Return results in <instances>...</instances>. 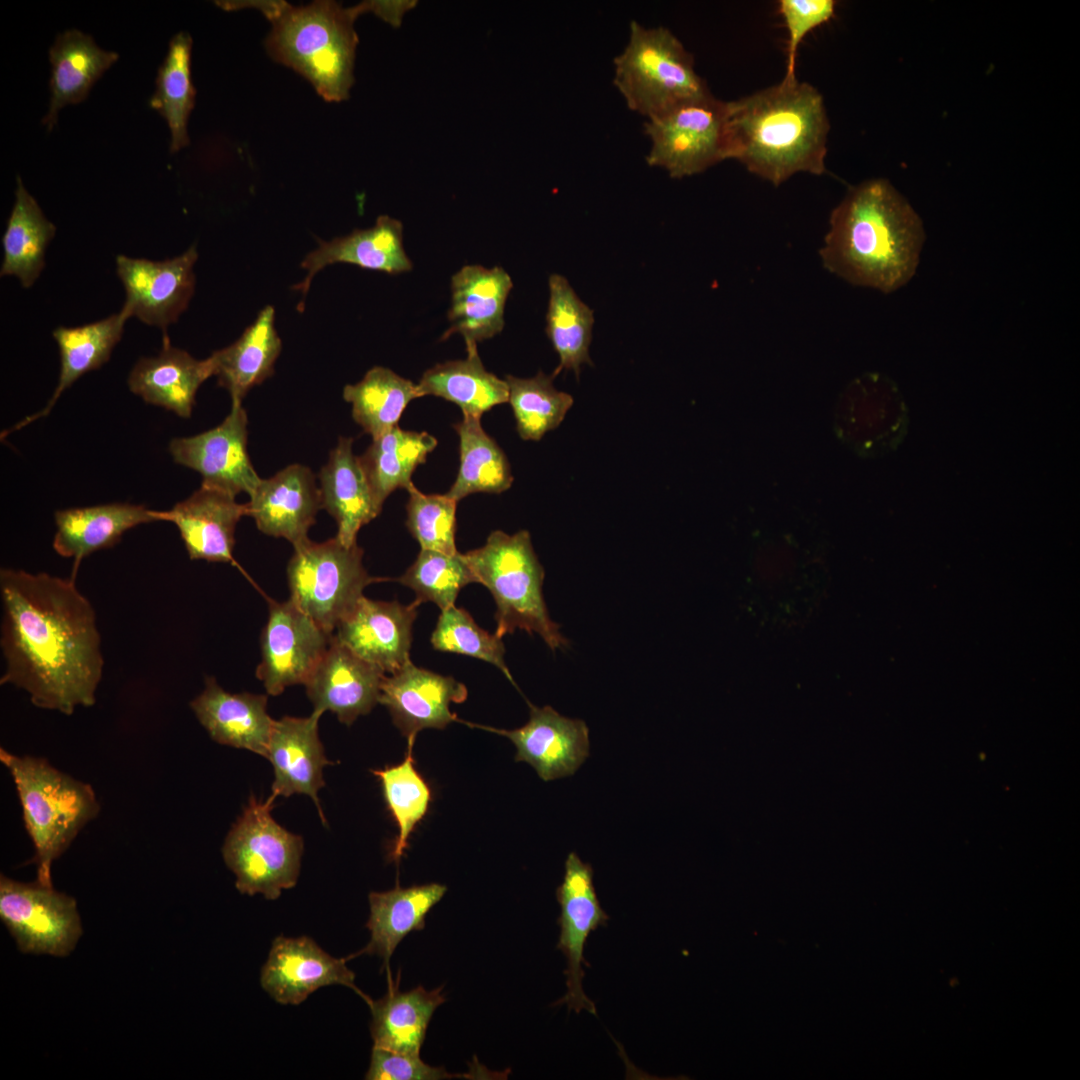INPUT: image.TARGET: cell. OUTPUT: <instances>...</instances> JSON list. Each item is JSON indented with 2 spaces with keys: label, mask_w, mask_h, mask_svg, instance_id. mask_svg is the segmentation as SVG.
Returning <instances> with one entry per match:
<instances>
[{
  "label": "cell",
  "mask_w": 1080,
  "mask_h": 1080,
  "mask_svg": "<svg viewBox=\"0 0 1080 1080\" xmlns=\"http://www.w3.org/2000/svg\"><path fill=\"white\" fill-rule=\"evenodd\" d=\"M0 684L25 690L38 708L71 715L96 702L104 660L95 611L71 577L0 570Z\"/></svg>",
  "instance_id": "6da1fadb"
},
{
  "label": "cell",
  "mask_w": 1080,
  "mask_h": 1080,
  "mask_svg": "<svg viewBox=\"0 0 1080 1080\" xmlns=\"http://www.w3.org/2000/svg\"><path fill=\"white\" fill-rule=\"evenodd\" d=\"M926 239L922 219L886 179L850 188L833 209L819 255L854 286L892 293L915 275Z\"/></svg>",
  "instance_id": "7a4b0ae2"
},
{
  "label": "cell",
  "mask_w": 1080,
  "mask_h": 1080,
  "mask_svg": "<svg viewBox=\"0 0 1080 1080\" xmlns=\"http://www.w3.org/2000/svg\"><path fill=\"white\" fill-rule=\"evenodd\" d=\"M830 123L824 100L796 79L727 101V159L775 186L825 172Z\"/></svg>",
  "instance_id": "3957f363"
},
{
  "label": "cell",
  "mask_w": 1080,
  "mask_h": 1080,
  "mask_svg": "<svg viewBox=\"0 0 1080 1080\" xmlns=\"http://www.w3.org/2000/svg\"><path fill=\"white\" fill-rule=\"evenodd\" d=\"M222 6L259 10L272 26L265 40L268 55L306 78L324 100L348 99L358 44L354 22L370 12L369 2L350 8L328 0L300 6L285 1H238Z\"/></svg>",
  "instance_id": "277c9868"
},
{
  "label": "cell",
  "mask_w": 1080,
  "mask_h": 1080,
  "mask_svg": "<svg viewBox=\"0 0 1080 1080\" xmlns=\"http://www.w3.org/2000/svg\"><path fill=\"white\" fill-rule=\"evenodd\" d=\"M0 761L9 771L34 846L29 863L37 881L53 885L51 869L78 833L100 812L93 787L55 768L42 757L18 756L3 747Z\"/></svg>",
  "instance_id": "5b68a950"
},
{
  "label": "cell",
  "mask_w": 1080,
  "mask_h": 1080,
  "mask_svg": "<svg viewBox=\"0 0 1080 1080\" xmlns=\"http://www.w3.org/2000/svg\"><path fill=\"white\" fill-rule=\"evenodd\" d=\"M463 555L476 583L494 598L499 637L521 629L538 634L552 650L567 646L560 626L549 616L542 592L545 571L527 530L513 535L493 531L485 545Z\"/></svg>",
  "instance_id": "8992f818"
},
{
  "label": "cell",
  "mask_w": 1080,
  "mask_h": 1080,
  "mask_svg": "<svg viewBox=\"0 0 1080 1080\" xmlns=\"http://www.w3.org/2000/svg\"><path fill=\"white\" fill-rule=\"evenodd\" d=\"M613 64L614 86L628 108L646 119L710 93L691 53L663 26L632 20L627 44Z\"/></svg>",
  "instance_id": "52a82bcc"
},
{
  "label": "cell",
  "mask_w": 1080,
  "mask_h": 1080,
  "mask_svg": "<svg viewBox=\"0 0 1080 1080\" xmlns=\"http://www.w3.org/2000/svg\"><path fill=\"white\" fill-rule=\"evenodd\" d=\"M363 554L357 544L346 546L336 536L294 547L287 565L290 600L331 635L369 584L389 580L370 576Z\"/></svg>",
  "instance_id": "ba28073f"
},
{
  "label": "cell",
  "mask_w": 1080,
  "mask_h": 1080,
  "mask_svg": "<svg viewBox=\"0 0 1080 1080\" xmlns=\"http://www.w3.org/2000/svg\"><path fill=\"white\" fill-rule=\"evenodd\" d=\"M275 796L266 801L251 796L232 825L222 846V856L236 877L242 894H262L275 900L297 883L303 839L279 825L272 817Z\"/></svg>",
  "instance_id": "9c48e42d"
},
{
  "label": "cell",
  "mask_w": 1080,
  "mask_h": 1080,
  "mask_svg": "<svg viewBox=\"0 0 1080 1080\" xmlns=\"http://www.w3.org/2000/svg\"><path fill=\"white\" fill-rule=\"evenodd\" d=\"M726 130L727 101L711 92L688 100L644 122L647 164L675 179L702 173L727 160Z\"/></svg>",
  "instance_id": "30bf717a"
},
{
  "label": "cell",
  "mask_w": 1080,
  "mask_h": 1080,
  "mask_svg": "<svg viewBox=\"0 0 1080 1080\" xmlns=\"http://www.w3.org/2000/svg\"><path fill=\"white\" fill-rule=\"evenodd\" d=\"M0 918L25 954L66 957L83 934L76 899L37 880L1 875Z\"/></svg>",
  "instance_id": "8fae6325"
},
{
  "label": "cell",
  "mask_w": 1080,
  "mask_h": 1080,
  "mask_svg": "<svg viewBox=\"0 0 1080 1080\" xmlns=\"http://www.w3.org/2000/svg\"><path fill=\"white\" fill-rule=\"evenodd\" d=\"M564 868L563 881L556 889L560 905L557 919L560 933L556 947L566 958L564 974L567 992L553 1006L565 1004L569 1012L574 1010L578 1014L586 1010L596 1015L595 1003L588 998L582 985L585 977L583 965L590 967L584 950L589 935L599 927L606 926L610 917L599 902L592 866L583 862L575 852H570Z\"/></svg>",
  "instance_id": "7c38bea8"
},
{
  "label": "cell",
  "mask_w": 1080,
  "mask_h": 1080,
  "mask_svg": "<svg viewBox=\"0 0 1080 1080\" xmlns=\"http://www.w3.org/2000/svg\"><path fill=\"white\" fill-rule=\"evenodd\" d=\"M332 638L290 599L270 601L260 638L261 662L256 669L267 693L277 696L289 686L305 685Z\"/></svg>",
  "instance_id": "4fadbf2b"
},
{
  "label": "cell",
  "mask_w": 1080,
  "mask_h": 1080,
  "mask_svg": "<svg viewBox=\"0 0 1080 1080\" xmlns=\"http://www.w3.org/2000/svg\"><path fill=\"white\" fill-rule=\"evenodd\" d=\"M197 259L195 245L162 261L118 255L116 274L126 293L122 308L130 318L166 333L189 306L195 291Z\"/></svg>",
  "instance_id": "5bb4252c"
},
{
  "label": "cell",
  "mask_w": 1080,
  "mask_h": 1080,
  "mask_svg": "<svg viewBox=\"0 0 1080 1080\" xmlns=\"http://www.w3.org/2000/svg\"><path fill=\"white\" fill-rule=\"evenodd\" d=\"M247 414L242 404L231 406L221 424L191 437L174 438L169 451L177 464L197 471L201 485L234 497L249 496L261 481L247 452Z\"/></svg>",
  "instance_id": "9a60e30c"
},
{
  "label": "cell",
  "mask_w": 1080,
  "mask_h": 1080,
  "mask_svg": "<svg viewBox=\"0 0 1080 1080\" xmlns=\"http://www.w3.org/2000/svg\"><path fill=\"white\" fill-rule=\"evenodd\" d=\"M348 958L325 952L312 938L279 936L272 942L261 969L260 984L276 1002L299 1005L321 987L343 985L355 991L368 1006L372 999L355 984Z\"/></svg>",
  "instance_id": "2e32d148"
},
{
  "label": "cell",
  "mask_w": 1080,
  "mask_h": 1080,
  "mask_svg": "<svg viewBox=\"0 0 1080 1080\" xmlns=\"http://www.w3.org/2000/svg\"><path fill=\"white\" fill-rule=\"evenodd\" d=\"M528 704V722L513 730L459 721L507 737L517 749L515 761L531 765L543 781L573 775L590 753L588 726L581 719L559 714L551 706Z\"/></svg>",
  "instance_id": "e0dca14e"
},
{
  "label": "cell",
  "mask_w": 1080,
  "mask_h": 1080,
  "mask_svg": "<svg viewBox=\"0 0 1080 1080\" xmlns=\"http://www.w3.org/2000/svg\"><path fill=\"white\" fill-rule=\"evenodd\" d=\"M467 696L463 683L409 661L390 676H384L379 703L389 710L393 723L407 738L408 746L413 747L421 730L444 729L459 721L450 711V703H462Z\"/></svg>",
  "instance_id": "ac0fdd59"
},
{
  "label": "cell",
  "mask_w": 1080,
  "mask_h": 1080,
  "mask_svg": "<svg viewBox=\"0 0 1080 1080\" xmlns=\"http://www.w3.org/2000/svg\"><path fill=\"white\" fill-rule=\"evenodd\" d=\"M417 601H376L363 596L336 627L334 638L384 673H394L410 660Z\"/></svg>",
  "instance_id": "d6986e66"
},
{
  "label": "cell",
  "mask_w": 1080,
  "mask_h": 1080,
  "mask_svg": "<svg viewBox=\"0 0 1080 1080\" xmlns=\"http://www.w3.org/2000/svg\"><path fill=\"white\" fill-rule=\"evenodd\" d=\"M246 503L247 515L264 534L284 538L293 548L310 539L308 531L322 509L320 489L310 468L292 464L261 479Z\"/></svg>",
  "instance_id": "ffe728a7"
},
{
  "label": "cell",
  "mask_w": 1080,
  "mask_h": 1080,
  "mask_svg": "<svg viewBox=\"0 0 1080 1080\" xmlns=\"http://www.w3.org/2000/svg\"><path fill=\"white\" fill-rule=\"evenodd\" d=\"M385 673L354 654L333 635L322 660L305 684L314 712L331 711L351 725L379 703Z\"/></svg>",
  "instance_id": "44dd1931"
},
{
  "label": "cell",
  "mask_w": 1080,
  "mask_h": 1080,
  "mask_svg": "<svg viewBox=\"0 0 1080 1080\" xmlns=\"http://www.w3.org/2000/svg\"><path fill=\"white\" fill-rule=\"evenodd\" d=\"M322 714L309 717L285 716L275 720L270 734L267 757L274 768L272 795L288 797L305 794L322 814L318 791L325 785L323 768L329 761L318 735Z\"/></svg>",
  "instance_id": "7402d4cb"
},
{
  "label": "cell",
  "mask_w": 1080,
  "mask_h": 1080,
  "mask_svg": "<svg viewBox=\"0 0 1080 1080\" xmlns=\"http://www.w3.org/2000/svg\"><path fill=\"white\" fill-rule=\"evenodd\" d=\"M512 288L510 275L501 267H462L451 278L447 314L450 327L442 339L458 333L468 350L499 334L505 325V304Z\"/></svg>",
  "instance_id": "603a6c76"
},
{
  "label": "cell",
  "mask_w": 1080,
  "mask_h": 1080,
  "mask_svg": "<svg viewBox=\"0 0 1080 1080\" xmlns=\"http://www.w3.org/2000/svg\"><path fill=\"white\" fill-rule=\"evenodd\" d=\"M235 498L201 485L187 499L164 511V521L176 525L191 560H233L236 526L247 515L246 504H239Z\"/></svg>",
  "instance_id": "cb8c5ba5"
},
{
  "label": "cell",
  "mask_w": 1080,
  "mask_h": 1080,
  "mask_svg": "<svg viewBox=\"0 0 1080 1080\" xmlns=\"http://www.w3.org/2000/svg\"><path fill=\"white\" fill-rule=\"evenodd\" d=\"M899 401L892 384L877 375L854 380L840 395L834 412L838 438L859 453L887 449L896 438Z\"/></svg>",
  "instance_id": "d4e9b609"
},
{
  "label": "cell",
  "mask_w": 1080,
  "mask_h": 1080,
  "mask_svg": "<svg viewBox=\"0 0 1080 1080\" xmlns=\"http://www.w3.org/2000/svg\"><path fill=\"white\" fill-rule=\"evenodd\" d=\"M318 242V247L301 262L307 272L304 280L292 287L303 296L314 276L331 264L348 263L388 274L404 273L413 268L403 247V225L388 215H380L370 228L356 229L331 241L318 239Z\"/></svg>",
  "instance_id": "484cf974"
},
{
  "label": "cell",
  "mask_w": 1080,
  "mask_h": 1080,
  "mask_svg": "<svg viewBox=\"0 0 1080 1080\" xmlns=\"http://www.w3.org/2000/svg\"><path fill=\"white\" fill-rule=\"evenodd\" d=\"M190 707L217 743L267 757L275 720L267 712L266 695L230 693L213 676H207L203 691L190 702Z\"/></svg>",
  "instance_id": "4316f807"
},
{
  "label": "cell",
  "mask_w": 1080,
  "mask_h": 1080,
  "mask_svg": "<svg viewBox=\"0 0 1080 1080\" xmlns=\"http://www.w3.org/2000/svg\"><path fill=\"white\" fill-rule=\"evenodd\" d=\"M54 519L53 548L60 556L73 558L70 577L75 580L85 557L115 546L126 531L140 524L164 521V511L117 502L58 510Z\"/></svg>",
  "instance_id": "83f0119b"
},
{
  "label": "cell",
  "mask_w": 1080,
  "mask_h": 1080,
  "mask_svg": "<svg viewBox=\"0 0 1080 1080\" xmlns=\"http://www.w3.org/2000/svg\"><path fill=\"white\" fill-rule=\"evenodd\" d=\"M211 376L213 366L209 357L194 358L187 351L172 346L165 334L159 354L139 358L127 383L130 391L146 403L189 418L199 387Z\"/></svg>",
  "instance_id": "f1b7e54d"
},
{
  "label": "cell",
  "mask_w": 1080,
  "mask_h": 1080,
  "mask_svg": "<svg viewBox=\"0 0 1080 1080\" xmlns=\"http://www.w3.org/2000/svg\"><path fill=\"white\" fill-rule=\"evenodd\" d=\"M118 58L116 52L100 48L90 35L78 29L56 36L49 49V107L42 119L48 132L56 125L59 111L85 100L95 82Z\"/></svg>",
  "instance_id": "f546056e"
},
{
  "label": "cell",
  "mask_w": 1080,
  "mask_h": 1080,
  "mask_svg": "<svg viewBox=\"0 0 1080 1080\" xmlns=\"http://www.w3.org/2000/svg\"><path fill=\"white\" fill-rule=\"evenodd\" d=\"M352 444V438L340 437L319 473L322 508L336 520V537L346 546L357 544L361 527L382 511L374 501Z\"/></svg>",
  "instance_id": "4dcf8cb0"
},
{
  "label": "cell",
  "mask_w": 1080,
  "mask_h": 1080,
  "mask_svg": "<svg viewBox=\"0 0 1080 1080\" xmlns=\"http://www.w3.org/2000/svg\"><path fill=\"white\" fill-rule=\"evenodd\" d=\"M282 341L275 328V309L265 306L255 321L229 346L209 358L218 386L230 394L232 405L242 404L248 391L274 374Z\"/></svg>",
  "instance_id": "1f68e13d"
},
{
  "label": "cell",
  "mask_w": 1080,
  "mask_h": 1080,
  "mask_svg": "<svg viewBox=\"0 0 1080 1080\" xmlns=\"http://www.w3.org/2000/svg\"><path fill=\"white\" fill-rule=\"evenodd\" d=\"M130 318L121 308L101 320L76 327L59 326L52 332L60 356V372L57 386L45 407L1 433L7 434L47 416L62 393L84 374L101 368L109 361L113 349L120 342L126 321Z\"/></svg>",
  "instance_id": "d6a6232c"
},
{
  "label": "cell",
  "mask_w": 1080,
  "mask_h": 1080,
  "mask_svg": "<svg viewBox=\"0 0 1080 1080\" xmlns=\"http://www.w3.org/2000/svg\"><path fill=\"white\" fill-rule=\"evenodd\" d=\"M447 887L438 883L395 888L369 894L370 915L366 923L370 941L357 954L375 955L388 967L398 944L412 931L425 927L428 912L444 896Z\"/></svg>",
  "instance_id": "836d02e7"
},
{
  "label": "cell",
  "mask_w": 1080,
  "mask_h": 1080,
  "mask_svg": "<svg viewBox=\"0 0 1080 1080\" xmlns=\"http://www.w3.org/2000/svg\"><path fill=\"white\" fill-rule=\"evenodd\" d=\"M399 981H389L388 992L370 1003V1032L373 1047L401 1054L420 1055L428 1024L435 1010L446 998L442 987L427 990L418 986L399 989Z\"/></svg>",
  "instance_id": "e575fe53"
},
{
  "label": "cell",
  "mask_w": 1080,
  "mask_h": 1080,
  "mask_svg": "<svg viewBox=\"0 0 1080 1080\" xmlns=\"http://www.w3.org/2000/svg\"><path fill=\"white\" fill-rule=\"evenodd\" d=\"M55 234L56 226L17 176L15 202L2 236L0 276L16 277L23 288L32 287L45 268L46 249Z\"/></svg>",
  "instance_id": "d590c367"
},
{
  "label": "cell",
  "mask_w": 1080,
  "mask_h": 1080,
  "mask_svg": "<svg viewBox=\"0 0 1080 1080\" xmlns=\"http://www.w3.org/2000/svg\"><path fill=\"white\" fill-rule=\"evenodd\" d=\"M467 357L436 364L426 370L417 384L420 396L432 395L455 403L463 415L481 418L496 405L508 402L505 380L487 371L477 348Z\"/></svg>",
  "instance_id": "8d00e7d4"
},
{
  "label": "cell",
  "mask_w": 1080,
  "mask_h": 1080,
  "mask_svg": "<svg viewBox=\"0 0 1080 1080\" xmlns=\"http://www.w3.org/2000/svg\"><path fill=\"white\" fill-rule=\"evenodd\" d=\"M436 446V438L428 432L403 430L398 425L373 439L358 458L379 509L393 491L412 484L413 472Z\"/></svg>",
  "instance_id": "74e56055"
},
{
  "label": "cell",
  "mask_w": 1080,
  "mask_h": 1080,
  "mask_svg": "<svg viewBox=\"0 0 1080 1080\" xmlns=\"http://www.w3.org/2000/svg\"><path fill=\"white\" fill-rule=\"evenodd\" d=\"M548 285L545 331L559 356V364L552 374L556 377L562 370H572L579 377L582 364L593 366L589 355L593 310L582 302L564 276L550 275Z\"/></svg>",
  "instance_id": "f35d334b"
},
{
  "label": "cell",
  "mask_w": 1080,
  "mask_h": 1080,
  "mask_svg": "<svg viewBox=\"0 0 1080 1080\" xmlns=\"http://www.w3.org/2000/svg\"><path fill=\"white\" fill-rule=\"evenodd\" d=\"M192 43V37L185 31L171 38L149 101L150 107L162 116L169 127L171 153L178 152L190 143L187 125L196 95L191 78Z\"/></svg>",
  "instance_id": "ab89813d"
},
{
  "label": "cell",
  "mask_w": 1080,
  "mask_h": 1080,
  "mask_svg": "<svg viewBox=\"0 0 1080 1080\" xmlns=\"http://www.w3.org/2000/svg\"><path fill=\"white\" fill-rule=\"evenodd\" d=\"M453 427L459 435L460 466L446 495L458 502L476 492L498 494L509 489L513 483L509 461L480 418L463 415Z\"/></svg>",
  "instance_id": "60d3db41"
},
{
  "label": "cell",
  "mask_w": 1080,
  "mask_h": 1080,
  "mask_svg": "<svg viewBox=\"0 0 1080 1080\" xmlns=\"http://www.w3.org/2000/svg\"><path fill=\"white\" fill-rule=\"evenodd\" d=\"M418 397L417 384L382 366L372 367L362 380L343 389L353 419L373 439L397 426L407 405Z\"/></svg>",
  "instance_id": "b9f144b4"
},
{
  "label": "cell",
  "mask_w": 1080,
  "mask_h": 1080,
  "mask_svg": "<svg viewBox=\"0 0 1080 1080\" xmlns=\"http://www.w3.org/2000/svg\"><path fill=\"white\" fill-rule=\"evenodd\" d=\"M555 376L539 371L531 378L507 375L510 405L516 428L523 440L539 441L547 432L557 428L573 405V397L557 390Z\"/></svg>",
  "instance_id": "7bdbcfd3"
},
{
  "label": "cell",
  "mask_w": 1080,
  "mask_h": 1080,
  "mask_svg": "<svg viewBox=\"0 0 1080 1080\" xmlns=\"http://www.w3.org/2000/svg\"><path fill=\"white\" fill-rule=\"evenodd\" d=\"M412 748L408 746L400 764L372 771L381 782L384 799L398 827L391 853L395 861H399L407 848L409 837L427 813L432 798L430 787L414 766Z\"/></svg>",
  "instance_id": "ee69618b"
},
{
  "label": "cell",
  "mask_w": 1080,
  "mask_h": 1080,
  "mask_svg": "<svg viewBox=\"0 0 1080 1080\" xmlns=\"http://www.w3.org/2000/svg\"><path fill=\"white\" fill-rule=\"evenodd\" d=\"M396 580L415 592L419 604L433 602L441 611L454 606L463 587L476 583L463 553L447 555L426 549H421L414 563Z\"/></svg>",
  "instance_id": "f6af8a7d"
},
{
  "label": "cell",
  "mask_w": 1080,
  "mask_h": 1080,
  "mask_svg": "<svg viewBox=\"0 0 1080 1080\" xmlns=\"http://www.w3.org/2000/svg\"><path fill=\"white\" fill-rule=\"evenodd\" d=\"M434 649L462 654L486 661L499 668L515 685L504 661L502 638L480 628L472 616L455 605L442 610L431 635Z\"/></svg>",
  "instance_id": "bcb514c9"
},
{
  "label": "cell",
  "mask_w": 1080,
  "mask_h": 1080,
  "mask_svg": "<svg viewBox=\"0 0 1080 1080\" xmlns=\"http://www.w3.org/2000/svg\"><path fill=\"white\" fill-rule=\"evenodd\" d=\"M406 490V526L421 549L459 553L455 543L457 501L446 494H424L413 483Z\"/></svg>",
  "instance_id": "7dc6e473"
},
{
  "label": "cell",
  "mask_w": 1080,
  "mask_h": 1080,
  "mask_svg": "<svg viewBox=\"0 0 1080 1080\" xmlns=\"http://www.w3.org/2000/svg\"><path fill=\"white\" fill-rule=\"evenodd\" d=\"M834 0H780L778 11L788 31L787 63L783 79H796L797 50L804 37L828 22L835 13Z\"/></svg>",
  "instance_id": "c3c4849f"
},
{
  "label": "cell",
  "mask_w": 1080,
  "mask_h": 1080,
  "mask_svg": "<svg viewBox=\"0 0 1080 1080\" xmlns=\"http://www.w3.org/2000/svg\"><path fill=\"white\" fill-rule=\"evenodd\" d=\"M464 1077L449 1073L444 1067L424 1063L420 1055L396 1053L378 1047L372 1048L367 1080H443Z\"/></svg>",
  "instance_id": "681fc988"
}]
</instances>
